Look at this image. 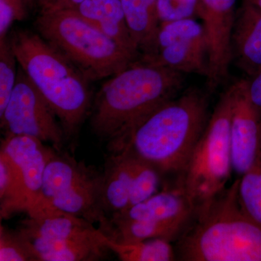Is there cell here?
I'll list each match as a JSON object with an SVG mask.
<instances>
[{
  "label": "cell",
  "mask_w": 261,
  "mask_h": 261,
  "mask_svg": "<svg viewBox=\"0 0 261 261\" xmlns=\"http://www.w3.org/2000/svg\"><path fill=\"white\" fill-rule=\"evenodd\" d=\"M208 99L197 89L187 91L155 108L139 122L116 152L127 150L176 183L203 133ZM114 152V153H116Z\"/></svg>",
  "instance_id": "obj_1"
},
{
  "label": "cell",
  "mask_w": 261,
  "mask_h": 261,
  "mask_svg": "<svg viewBox=\"0 0 261 261\" xmlns=\"http://www.w3.org/2000/svg\"><path fill=\"white\" fill-rule=\"evenodd\" d=\"M183 75L152 62H134L102 86L91 124L108 149L116 150L147 115L172 99L181 88Z\"/></svg>",
  "instance_id": "obj_2"
},
{
  "label": "cell",
  "mask_w": 261,
  "mask_h": 261,
  "mask_svg": "<svg viewBox=\"0 0 261 261\" xmlns=\"http://www.w3.org/2000/svg\"><path fill=\"white\" fill-rule=\"evenodd\" d=\"M239 181L196 206L190 224L175 242L176 260L261 261V228L240 205Z\"/></svg>",
  "instance_id": "obj_3"
},
{
  "label": "cell",
  "mask_w": 261,
  "mask_h": 261,
  "mask_svg": "<svg viewBox=\"0 0 261 261\" xmlns=\"http://www.w3.org/2000/svg\"><path fill=\"white\" fill-rule=\"evenodd\" d=\"M18 63L61 122L65 135L80 126L90 103L88 80L56 48L27 31L10 39Z\"/></svg>",
  "instance_id": "obj_4"
},
{
  "label": "cell",
  "mask_w": 261,
  "mask_h": 261,
  "mask_svg": "<svg viewBox=\"0 0 261 261\" xmlns=\"http://www.w3.org/2000/svg\"><path fill=\"white\" fill-rule=\"evenodd\" d=\"M37 28L88 80L113 76L137 58L74 10H42Z\"/></svg>",
  "instance_id": "obj_5"
},
{
  "label": "cell",
  "mask_w": 261,
  "mask_h": 261,
  "mask_svg": "<svg viewBox=\"0 0 261 261\" xmlns=\"http://www.w3.org/2000/svg\"><path fill=\"white\" fill-rule=\"evenodd\" d=\"M20 232L39 261H86L102 258L106 234L83 218L59 210L42 197L25 211Z\"/></svg>",
  "instance_id": "obj_6"
},
{
  "label": "cell",
  "mask_w": 261,
  "mask_h": 261,
  "mask_svg": "<svg viewBox=\"0 0 261 261\" xmlns=\"http://www.w3.org/2000/svg\"><path fill=\"white\" fill-rule=\"evenodd\" d=\"M231 105V86L220 97L186 168L174 184L183 189L195 206L224 190L233 172L230 143Z\"/></svg>",
  "instance_id": "obj_7"
},
{
  "label": "cell",
  "mask_w": 261,
  "mask_h": 261,
  "mask_svg": "<svg viewBox=\"0 0 261 261\" xmlns=\"http://www.w3.org/2000/svg\"><path fill=\"white\" fill-rule=\"evenodd\" d=\"M195 207L181 187L166 185L147 200L113 214L111 239L122 243L150 239L175 243L190 224Z\"/></svg>",
  "instance_id": "obj_8"
},
{
  "label": "cell",
  "mask_w": 261,
  "mask_h": 261,
  "mask_svg": "<svg viewBox=\"0 0 261 261\" xmlns=\"http://www.w3.org/2000/svg\"><path fill=\"white\" fill-rule=\"evenodd\" d=\"M102 187V175L53 149L43 177L42 198L59 210L98 223L108 234L111 222L103 210Z\"/></svg>",
  "instance_id": "obj_9"
},
{
  "label": "cell",
  "mask_w": 261,
  "mask_h": 261,
  "mask_svg": "<svg viewBox=\"0 0 261 261\" xmlns=\"http://www.w3.org/2000/svg\"><path fill=\"white\" fill-rule=\"evenodd\" d=\"M54 112L37 87L19 67L16 83L5 111L0 114L6 135H27L50 143L61 152L66 137Z\"/></svg>",
  "instance_id": "obj_10"
},
{
  "label": "cell",
  "mask_w": 261,
  "mask_h": 261,
  "mask_svg": "<svg viewBox=\"0 0 261 261\" xmlns=\"http://www.w3.org/2000/svg\"><path fill=\"white\" fill-rule=\"evenodd\" d=\"M232 87L230 143L233 172L241 176L261 161V116L247 91V80Z\"/></svg>",
  "instance_id": "obj_11"
},
{
  "label": "cell",
  "mask_w": 261,
  "mask_h": 261,
  "mask_svg": "<svg viewBox=\"0 0 261 261\" xmlns=\"http://www.w3.org/2000/svg\"><path fill=\"white\" fill-rule=\"evenodd\" d=\"M237 0H200L197 15L208 44L209 85L214 88L227 76L232 60L231 36L236 20Z\"/></svg>",
  "instance_id": "obj_12"
},
{
  "label": "cell",
  "mask_w": 261,
  "mask_h": 261,
  "mask_svg": "<svg viewBox=\"0 0 261 261\" xmlns=\"http://www.w3.org/2000/svg\"><path fill=\"white\" fill-rule=\"evenodd\" d=\"M1 149L18 170L23 185L25 209L42 197L43 177L53 149L35 137L27 135H6Z\"/></svg>",
  "instance_id": "obj_13"
},
{
  "label": "cell",
  "mask_w": 261,
  "mask_h": 261,
  "mask_svg": "<svg viewBox=\"0 0 261 261\" xmlns=\"http://www.w3.org/2000/svg\"><path fill=\"white\" fill-rule=\"evenodd\" d=\"M232 59L249 77L261 69V10L243 0L231 36Z\"/></svg>",
  "instance_id": "obj_14"
},
{
  "label": "cell",
  "mask_w": 261,
  "mask_h": 261,
  "mask_svg": "<svg viewBox=\"0 0 261 261\" xmlns=\"http://www.w3.org/2000/svg\"><path fill=\"white\" fill-rule=\"evenodd\" d=\"M73 10L137 56L139 48L127 25L121 0H86Z\"/></svg>",
  "instance_id": "obj_15"
},
{
  "label": "cell",
  "mask_w": 261,
  "mask_h": 261,
  "mask_svg": "<svg viewBox=\"0 0 261 261\" xmlns=\"http://www.w3.org/2000/svg\"><path fill=\"white\" fill-rule=\"evenodd\" d=\"M133 154L128 151L112 153L102 175V205L113 214L128 208L133 179Z\"/></svg>",
  "instance_id": "obj_16"
},
{
  "label": "cell",
  "mask_w": 261,
  "mask_h": 261,
  "mask_svg": "<svg viewBox=\"0 0 261 261\" xmlns=\"http://www.w3.org/2000/svg\"><path fill=\"white\" fill-rule=\"evenodd\" d=\"M143 61L163 65L183 73L208 75V53L205 48L190 43H175L153 54L144 56Z\"/></svg>",
  "instance_id": "obj_17"
},
{
  "label": "cell",
  "mask_w": 261,
  "mask_h": 261,
  "mask_svg": "<svg viewBox=\"0 0 261 261\" xmlns=\"http://www.w3.org/2000/svg\"><path fill=\"white\" fill-rule=\"evenodd\" d=\"M182 42L205 48L208 53V44L203 25L192 18L160 23L152 47L145 56L153 54L175 43Z\"/></svg>",
  "instance_id": "obj_18"
},
{
  "label": "cell",
  "mask_w": 261,
  "mask_h": 261,
  "mask_svg": "<svg viewBox=\"0 0 261 261\" xmlns=\"http://www.w3.org/2000/svg\"><path fill=\"white\" fill-rule=\"evenodd\" d=\"M121 3L134 41L139 49L148 53L157 34L159 20L146 0H121Z\"/></svg>",
  "instance_id": "obj_19"
},
{
  "label": "cell",
  "mask_w": 261,
  "mask_h": 261,
  "mask_svg": "<svg viewBox=\"0 0 261 261\" xmlns=\"http://www.w3.org/2000/svg\"><path fill=\"white\" fill-rule=\"evenodd\" d=\"M106 246L123 261H171L176 260L174 246L163 239H150L134 243L113 241L108 237Z\"/></svg>",
  "instance_id": "obj_20"
},
{
  "label": "cell",
  "mask_w": 261,
  "mask_h": 261,
  "mask_svg": "<svg viewBox=\"0 0 261 261\" xmlns=\"http://www.w3.org/2000/svg\"><path fill=\"white\" fill-rule=\"evenodd\" d=\"M23 185L17 168L0 150V215L1 219L25 209Z\"/></svg>",
  "instance_id": "obj_21"
},
{
  "label": "cell",
  "mask_w": 261,
  "mask_h": 261,
  "mask_svg": "<svg viewBox=\"0 0 261 261\" xmlns=\"http://www.w3.org/2000/svg\"><path fill=\"white\" fill-rule=\"evenodd\" d=\"M239 178L240 205L249 219L261 228V161Z\"/></svg>",
  "instance_id": "obj_22"
},
{
  "label": "cell",
  "mask_w": 261,
  "mask_h": 261,
  "mask_svg": "<svg viewBox=\"0 0 261 261\" xmlns=\"http://www.w3.org/2000/svg\"><path fill=\"white\" fill-rule=\"evenodd\" d=\"M133 156V179L128 207L147 200L160 192L164 179L159 170L134 154Z\"/></svg>",
  "instance_id": "obj_23"
},
{
  "label": "cell",
  "mask_w": 261,
  "mask_h": 261,
  "mask_svg": "<svg viewBox=\"0 0 261 261\" xmlns=\"http://www.w3.org/2000/svg\"><path fill=\"white\" fill-rule=\"evenodd\" d=\"M30 243L19 230L0 226V261H37ZM39 261V260H38Z\"/></svg>",
  "instance_id": "obj_24"
},
{
  "label": "cell",
  "mask_w": 261,
  "mask_h": 261,
  "mask_svg": "<svg viewBox=\"0 0 261 261\" xmlns=\"http://www.w3.org/2000/svg\"><path fill=\"white\" fill-rule=\"evenodd\" d=\"M18 63L9 39L0 40V114L3 113L16 83Z\"/></svg>",
  "instance_id": "obj_25"
},
{
  "label": "cell",
  "mask_w": 261,
  "mask_h": 261,
  "mask_svg": "<svg viewBox=\"0 0 261 261\" xmlns=\"http://www.w3.org/2000/svg\"><path fill=\"white\" fill-rule=\"evenodd\" d=\"M200 0H157L159 23L181 19L194 18L197 15Z\"/></svg>",
  "instance_id": "obj_26"
},
{
  "label": "cell",
  "mask_w": 261,
  "mask_h": 261,
  "mask_svg": "<svg viewBox=\"0 0 261 261\" xmlns=\"http://www.w3.org/2000/svg\"><path fill=\"white\" fill-rule=\"evenodd\" d=\"M24 7L8 0H0V40L6 38L8 30L15 20H21Z\"/></svg>",
  "instance_id": "obj_27"
},
{
  "label": "cell",
  "mask_w": 261,
  "mask_h": 261,
  "mask_svg": "<svg viewBox=\"0 0 261 261\" xmlns=\"http://www.w3.org/2000/svg\"><path fill=\"white\" fill-rule=\"evenodd\" d=\"M247 91L250 101L261 116V69L247 80Z\"/></svg>",
  "instance_id": "obj_28"
},
{
  "label": "cell",
  "mask_w": 261,
  "mask_h": 261,
  "mask_svg": "<svg viewBox=\"0 0 261 261\" xmlns=\"http://www.w3.org/2000/svg\"><path fill=\"white\" fill-rule=\"evenodd\" d=\"M86 0H54L44 10H73Z\"/></svg>",
  "instance_id": "obj_29"
},
{
  "label": "cell",
  "mask_w": 261,
  "mask_h": 261,
  "mask_svg": "<svg viewBox=\"0 0 261 261\" xmlns=\"http://www.w3.org/2000/svg\"><path fill=\"white\" fill-rule=\"evenodd\" d=\"M38 1L42 5L43 9H44V8H47L49 5H50L54 0H38Z\"/></svg>",
  "instance_id": "obj_30"
},
{
  "label": "cell",
  "mask_w": 261,
  "mask_h": 261,
  "mask_svg": "<svg viewBox=\"0 0 261 261\" xmlns=\"http://www.w3.org/2000/svg\"><path fill=\"white\" fill-rule=\"evenodd\" d=\"M247 1L250 2L252 5H255L257 8L261 10V0H247Z\"/></svg>",
  "instance_id": "obj_31"
},
{
  "label": "cell",
  "mask_w": 261,
  "mask_h": 261,
  "mask_svg": "<svg viewBox=\"0 0 261 261\" xmlns=\"http://www.w3.org/2000/svg\"><path fill=\"white\" fill-rule=\"evenodd\" d=\"M8 1L13 2V3H16V4L24 7V1H25V0H8Z\"/></svg>",
  "instance_id": "obj_32"
}]
</instances>
